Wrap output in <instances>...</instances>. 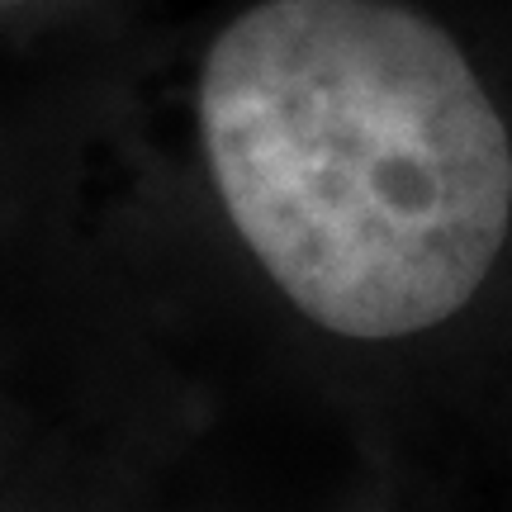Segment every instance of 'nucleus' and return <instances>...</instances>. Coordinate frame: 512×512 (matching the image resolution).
Listing matches in <instances>:
<instances>
[{"instance_id": "obj_1", "label": "nucleus", "mask_w": 512, "mask_h": 512, "mask_svg": "<svg viewBox=\"0 0 512 512\" xmlns=\"http://www.w3.org/2000/svg\"><path fill=\"white\" fill-rule=\"evenodd\" d=\"M223 209L318 328L384 342L465 309L512 223V143L432 19L266 0L204 62Z\"/></svg>"}]
</instances>
